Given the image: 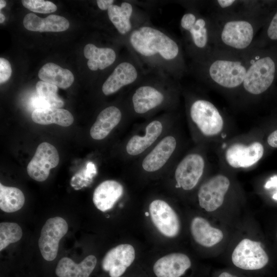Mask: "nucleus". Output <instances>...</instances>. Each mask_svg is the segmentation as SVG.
Masks as SVG:
<instances>
[{"label": "nucleus", "instance_id": "obj_3", "mask_svg": "<svg viewBox=\"0 0 277 277\" xmlns=\"http://www.w3.org/2000/svg\"><path fill=\"white\" fill-rule=\"evenodd\" d=\"M129 42L138 55L168 61L182 76L187 72L180 44L163 31L150 26H142L131 31Z\"/></svg>", "mask_w": 277, "mask_h": 277}, {"label": "nucleus", "instance_id": "obj_19", "mask_svg": "<svg viewBox=\"0 0 277 277\" xmlns=\"http://www.w3.org/2000/svg\"><path fill=\"white\" fill-rule=\"evenodd\" d=\"M191 266L186 254L172 253L159 259L153 266V271L157 277H181Z\"/></svg>", "mask_w": 277, "mask_h": 277}, {"label": "nucleus", "instance_id": "obj_16", "mask_svg": "<svg viewBox=\"0 0 277 277\" xmlns=\"http://www.w3.org/2000/svg\"><path fill=\"white\" fill-rule=\"evenodd\" d=\"M135 259V250L130 244H120L110 249L102 263L103 269L110 277H120Z\"/></svg>", "mask_w": 277, "mask_h": 277}, {"label": "nucleus", "instance_id": "obj_7", "mask_svg": "<svg viewBox=\"0 0 277 277\" xmlns=\"http://www.w3.org/2000/svg\"><path fill=\"white\" fill-rule=\"evenodd\" d=\"M231 187L230 179L223 174H216L206 180L197 192L199 206L209 213H216L225 203Z\"/></svg>", "mask_w": 277, "mask_h": 277}, {"label": "nucleus", "instance_id": "obj_45", "mask_svg": "<svg viewBox=\"0 0 277 277\" xmlns=\"http://www.w3.org/2000/svg\"><path fill=\"white\" fill-rule=\"evenodd\" d=\"M122 277H124V276H122Z\"/></svg>", "mask_w": 277, "mask_h": 277}, {"label": "nucleus", "instance_id": "obj_37", "mask_svg": "<svg viewBox=\"0 0 277 277\" xmlns=\"http://www.w3.org/2000/svg\"><path fill=\"white\" fill-rule=\"evenodd\" d=\"M267 142L273 148H277V130L273 131L268 136Z\"/></svg>", "mask_w": 277, "mask_h": 277}, {"label": "nucleus", "instance_id": "obj_26", "mask_svg": "<svg viewBox=\"0 0 277 277\" xmlns=\"http://www.w3.org/2000/svg\"><path fill=\"white\" fill-rule=\"evenodd\" d=\"M84 54L88 60L87 65L92 71L103 70L107 68L114 62L116 57L113 49L110 48H98L92 44H88L85 46Z\"/></svg>", "mask_w": 277, "mask_h": 277}, {"label": "nucleus", "instance_id": "obj_14", "mask_svg": "<svg viewBox=\"0 0 277 277\" xmlns=\"http://www.w3.org/2000/svg\"><path fill=\"white\" fill-rule=\"evenodd\" d=\"M190 229L194 241L205 248H216L225 240L224 230L202 216L194 217L191 221Z\"/></svg>", "mask_w": 277, "mask_h": 277}, {"label": "nucleus", "instance_id": "obj_8", "mask_svg": "<svg viewBox=\"0 0 277 277\" xmlns=\"http://www.w3.org/2000/svg\"><path fill=\"white\" fill-rule=\"evenodd\" d=\"M231 260L241 269L256 270L266 266L269 256L261 242L252 238L244 237L233 247Z\"/></svg>", "mask_w": 277, "mask_h": 277}, {"label": "nucleus", "instance_id": "obj_20", "mask_svg": "<svg viewBox=\"0 0 277 277\" xmlns=\"http://www.w3.org/2000/svg\"><path fill=\"white\" fill-rule=\"evenodd\" d=\"M165 100V94L160 89L152 85H144L134 91L132 103L134 111L143 114L159 107Z\"/></svg>", "mask_w": 277, "mask_h": 277}, {"label": "nucleus", "instance_id": "obj_15", "mask_svg": "<svg viewBox=\"0 0 277 277\" xmlns=\"http://www.w3.org/2000/svg\"><path fill=\"white\" fill-rule=\"evenodd\" d=\"M263 3L254 0H215L209 2V7L211 12L217 15H262Z\"/></svg>", "mask_w": 277, "mask_h": 277}, {"label": "nucleus", "instance_id": "obj_13", "mask_svg": "<svg viewBox=\"0 0 277 277\" xmlns=\"http://www.w3.org/2000/svg\"><path fill=\"white\" fill-rule=\"evenodd\" d=\"M152 223L163 235L168 238L177 236L180 231L179 218L173 208L165 201L155 200L149 205Z\"/></svg>", "mask_w": 277, "mask_h": 277}, {"label": "nucleus", "instance_id": "obj_2", "mask_svg": "<svg viewBox=\"0 0 277 277\" xmlns=\"http://www.w3.org/2000/svg\"><path fill=\"white\" fill-rule=\"evenodd\" d=\"M208 13L212 24L214 50L222 52L242 54L249 50L264 23L262 15Z\"/></svg>", "mask_w": 277, "mask_h": 277}, {"label": "nucleus", "instance_id": "obj_29", "mask_svg": "<svg viewBox=\"0 0 277 277\" xmlns=\"http://www.w3.org/2000/svg\"><path fill=\"white\" fill-rule=\"evenodd\" d=\"M133 11L132 5L127 2L122 3L120 6L113 4L108 9L109 19L120 34L126 35L131 32Z\"/></svg>", "mask_w": 277, "mask_h": 277}, {"label": "nucleus", "instance_id": "obj_5", "mask_svg": "<svg viewBox=\"0 0 277 277\" xmlns=\"http://www.w3.org/2000/svg\"><path fill=\"white\" fill-rule=\"evenodd\" d=\"M248 66L239 96L245 102L254 101L272 85L277 72L275 58L262 48L247 51Z\"/></svg>", "mask_w": 277, "mask_h": 277}, {"label": "nucleus", "instance_id": "obj_1", "mask_svg": "<svg viewBox=\"0 0 277 277\" xmlns=\"http://www.w3.org/2000/svg\"><path fill=\"white\" fill-rule=\"evenodd\" d=\"M248 66L247 51L235 54L214 50L204 61L194 64L196 75L208 86L239 96Z\"/></svg>", "mask_w": 277, "mask_h": 277}, {"label": "nucleus", "instance_id": "obj_28", "mask_svg": "<svg viewBox=\"0 0 277 277\" xmlns=\"http://www.w3.org/2000/svg\"><path fill=\"white\" fill-rule=\"evenodd\" d=\"M32 121L41 125L56 124L61 126L71 125L74 121L72 114L61 108H51L34 110L31 114Z\"/></svg>", "mask_w": 277, "mask_h": 277}, {"label": "nucleus", "instance_id": "obj_9", "mask_svg": "<svg viewBox=\"0 0 277 277\" xmlns=\"http://www.w3.org/2000/svg\"><path fill=\"white\" fill-rule=\"evenodd\" d=\"M206 161L199 153L186 155L177 164L174 172L176 187L185 191L194 189L205 171Z\"/></svg>", "mask_w": 277, "mask_h": 277}, {"label": "nucleus", "instance_id": "obj_27", "mask_svg": "<svg viewBox=\"0 0 277 277\" xmlns=\"http://www.w3.org/2000/svg\"><path fill=\"white\" fill-rule=\"evenodd\" d=\"M38 75L42 81L62 89L69 87L74 79L73 74L70 70L52 63L44 65L39 70Z\"/></svg>", "mask_w": 277, "mask_h": 277}, {"label": "nucleus", "instance_id": "obj_35", "mask_svg": "<svg viewBox=\"0 0 277 277\" xmlns=\"http://www.w3.org/2000/svg\"><path fill=\"white\" fill-rule=\"evenodd\" d=\"M23 6L29 10L37 13H50L55 12L57 7L52 2L43 0H23Z\"/></svg>", "mask_w": 277, "mask_h": 277}, {"label": "nucleus", "instance_id": "obj_22", "mask_svg": "<svg viewBox=\"0 0 277 277\" xmlns=\"http://www.w3.org/2000/svg\"><path fill=\"white\" fill-rule=\"evenodd\" d=\"M123 192V187L119 182L114 180L105 181L95 189L93 202L98 210L106 211L114 206Z\"/></svg>", "mask_w": 277, "mask_h": 277}, {"label": "nucleus", "instance_id": "obj_30", "mask_svg": "<svg viewBox=\"0 0 277 277\" xmlns=\"http://www.w3.org/2000/svg\"><path fill=\"white\" fill-rule=\"evenodd\" d=\"M25 203V196L18 188L0 184V208L7 213L19 210Z\"/></svg>", "mask_w": 277, "mask_h": 277}, {"label": "nucleus", "instance_id": "obj_31", "mask_svg": "<svg viewBox=\"0 0 277 277\" xmlns=\"http://www.w3.org/2000/svg\"><path fill=\"white\" fill-rule=\"evenodd\" d=\"M23 235L22 229L15 223L2 222L0 224V251L9 244L20 240Z\"/></svg>", "mask_w": 277, "mask_h": 277}, {"label": "nucleus", "instance_id": "obj_34", "mask_svg": "<svg viewBox=\"0 0 277 277\" xmlns=\"http://www.w3.org/2000/svg\"><path fill=\"white\" fill-rule=\"evenodd\" d=\"M265 41H277V10L270 19L264 33L255 39L252 48H260Z\"/></svg>", "mask_w": 277, "mask_h": 277}, {"label": "nucleus", "instance_id": "obj_11", "mask_svg": "<svg viewBox=\"0 0 277 277\" xmlns=\"http://www.w3.org/2000/svg\"><path fill=\"white\" fill-rule=\"evenodd\" d=\"M263 145L259 142L248 144L235 143L228 146L225 150L226 162L235 169H246L256 164L263 157Z\"/></svg>", "mask_w": 277, "mask_h": 277}, {"label": "nucleus", "instance_id": "obj_17", "mask_svg": "<svg viewBox=\"0 0 277 277\" xmlns=\"http://www.w3.org/2000/svg\"><path fill=\"white\" fill-rule=\"evenodd\" d=\"M176 145L177 141L174 136L171 135L165 136L144 158L142 162L143 169L148 172L160 170L170 159Z\"/></svg>", "mask_w": 277, "mask_h": 277}, {"label": "nucleus", "instance_id": "obj_21", "mask_svg": "<svg viewBox=\"0 0 277 277\" xmlns=\"http://www.w3.org/2000/svg\"><path fill=\"white\" fill-rule=\"evenodd\" d=\"M163 128V123L159 120L150 122L146 127L144 134L134 135L128 141L125 147L127 153L136 156L143 153L157 140Z\"/></svg>", "mask_w": 277, "mask_h": 277}, {"label": "nucleus", "instance_id": "obj_24", "mask_svg": "<svg viewBox=\"0 0 277 277\" xmlns=\"http://www.w3.org/2000/svg\"><path fill=\"white\" fill-rule=\"evenodd\" d=\"M23 24L26 29L32 31L61 32L69 27L68 21L57 15H50L42 18L33 13H28L25 16Z\"/></svg>", "mask_w": 277, "mask_h": 277}, {"label": "nucleus", "instance_id": "obj_40", "mask_svg": "<svg viewBox=\"0 0 277 277\" xmlns=\"http://www.w3.org/2000/svg\"><path fill=\"white\" fill-rule=\"evenodd\" d=\"M218 277H237L236 275L232 274L228 272H223L221 273Z\"/></svg>", "mask_w": 277, "mask_h": 277}, {"label": "nucleus", "instance_id": "obj_32", "mask_svg": "<svg viewBox=\"0 0 277 277\" xmlns=\"http://www.w3.org/2000/svg\"><path fill=\"white\" fill-rule=\"evenodd\" d=\"M35 87L38 96L48 101L52 108H60L64 105L63 100L57 95V86L40 81L36 83Z\"/></svg>", "mask_w": 277, "mask_h": 277}, {"label": "nucleus", "instance_id": "obj_12", "mask_svg": "<svg viewBox=\"0 0 277 277\" xmlns=\"http://www.w3.org/2000/svg\"><path fill=\"white\" fill-rule=\"evenodd\" d=\"M58 153L55 147L47 142L40 144L28 164L27 171L32 179L43 182L47 179L50 170L59 163Z\"/></svg>", "mask_w": 277, "mask_h": 277}, {"label": "nucleus", "instance_id": "obj_18", "mask_svg": "<svg viewBox=\"0 0 277 277\" xmlns=\"http://www.w3.org/2000/svg\"><path fill=\"white\" fill-rule=\"evenodd\" d=\"M138 77L136 67L131 62L120 63L104 83L102 90L106 95L112 94L134 83Z\"/></svg>", "mask_w": 277, "mask_h": 277}, {"label": "nucleus", "instance_id": "obj_39", "mask_svg": "<svg viewBox=\"0 0 277 277\" xmlns=\"http://www.w3.org/2000/svg\"><path fill=\"white\" fill-rule=\"evenodd\" d=\"M277 185V176L272 177L265 185L266 188H270L271 187H275Z\"/></svg>", "mask_w": 277, "mask_h": 277}, {"label": "nucleus", "instance_id": "obj_42", "mask_svg": "<svg viewBox=\"0 0 277 277\" xmlns=\"http://www.w3.org/2000/svg\"><path fill=\"white\" fill-rule=\"evenodd\" d=\"M5 19V16L2 13H0V23L1 24L3 23L4 22Z\"/></svg>", "mask_w": 277, "mask_h": 277}, {"label": "nucleus", "instance_id": "obj_23", "mask_svg": "<svg viewBox=\"0 0 277 277\" xmlns=\"http://www.w3.org/2000/svg\"><path fill=\"white\" fill-rule=\"evenodd\" d=\"M122 117V112L117 107L111 106L105 108L99 113L91 127V137L96 140L105 138L119 124Z\"/></svg>", "mask_w": 277, "mask_h": 277}, {"label": "nucleus", "instance_id": "obj_38", "mask_svg": "<svg viewBox=\"0 0 277 277\" xmlns=\"http://www.w3.org/2000/svg\"><path fill=\"white\" fill-rule=\"evenodd\" d=\"M113 3V0H97L96 1L98 7L102 10H108Z\"/></svg>", "mask_w": 277, "mask_h": 277}, {"label": "nucleus", "instance_id": "obj_10", "mask_svg": "<svg viewBox=\"0 0 277 277\" xmlns=\"http://www.w3.org/2000/svg\"><path fill=\"white\" fill-rule=\"evenodd\" d=\"M68 229L66 221L62 217L56 216L47 220L42 227L38 239V247L43 258L52 261L57 256L61 239Z\"/></svg>", "mask_w": 277, "mask_h": 277}, {"label": "nucleus", "instance_id": "obj_4", "mask_svg": "<svg viewBox=\"0 0 277 277\" xmlns=\"http://www.w3.org/2000/svg\"><path fill=\"white\" fill-rule=\"evenodd\" d=\"M187 52L194 64L205 60L213 51L212 24L208 13L189 8L180 21Z\"/></svg>", "mask_w": 277, "mask_h": 277}, {"label": "nucleus", "instance_id": "obj_6", "mask_svg": "<svg viewBox=\"0 0 277 277\" xmlns=\"http://www.w3.org/2000/svg\"><path fill=\"white\" fill-rule=\"evenodd\" d=\"M188 113L192 123L205 137L217 136L224 128L225 119L222 112L205 97H194L190 99Z\"/></svg>", "mask_w": 277, "mask_h": 277}, {"label": "nucleus", "instance_id": "obj_36", "mask_svg": "<svg viewBox=\"0 0 277 277\" xmlns=\"http://www.w3.org/2000/svg\"><path fill=\"white\" fill-rule=\"evenodd\" d=\"M12 73L10 63L4 58H0V83L6 82L11 76Z\"/></svg>", "mask_w": 277, "mask_h": 277}, {"label": "nucleus", "instance_id": "obj_25", "mask_svg": "<svg viewBox=\"0 0 277 277\" xmlns=\"http://www.w3.org/2000/svg\"><path fill=\"white\" fill-rule=\"evenodd\" d=\"M96 262V258L93 255L86 256L79 264L69 258L64 257L57 265L55 273L58 277H89Z\"/></svg>", "mask_w": 277, "mask_h": 277}, {"label": "nucleus", "instance_id": "obj_41", "mask_svg": "<svg viewBox=\"0 0 277 277\" xmlns=\"http://www.w3.org/2000/svg\"><path fill=\"white\" fill-rule=\"evenodd\" d=\"M6 5V2L5 1L1 0L0 1V9H2Z\"/></svg>", "mask_w": 277, "mask_h": 277}, {"label": "nucleus", "instance_id": "obj_33", "mask_svg": "<svg viewBox=\"0 0 277 277\" xmlns=\"http://www.w3.org/2000/svg\"><path fill=\"white\" fill-rule=\"evenodd\" d=\"M93 165L88 163L86 168L79 171L71 178L70 184L75 190H80L91 183L93 175L95 173Z\"/></svg>", "mask_w": 277, "mask_h": 277}, {"label": "nucleus", "instance_id": "obj_43", "mask_svg": "<svg viewBox=\"0 0 277 277\" xmlns=\"http://www.w3.org/2000/svg\"><path fill=\"white\" fill-rule=\"evenodd\" d=\"M275 187H276V188H277V185H276V186ZM272 198H273V199L275 200H277V191H276V192L275 193H274V194L273 195Z\"/></svg>", "mask_w": 277, "mask_h": 277}, {"label": "nucleus", "instance_id": "obj_44", "mask_svg": "<svg viewBox=\"0 0 277 277\" xmlns=\"http://www.w3.org/2000/svg\"><path fill=\"white\" fill-rule=\"evenodd\" d=\"M276 239H277V232H276Z\"/></svg>", "mask_w": 277, "mask_h": 277}]
</instances>
